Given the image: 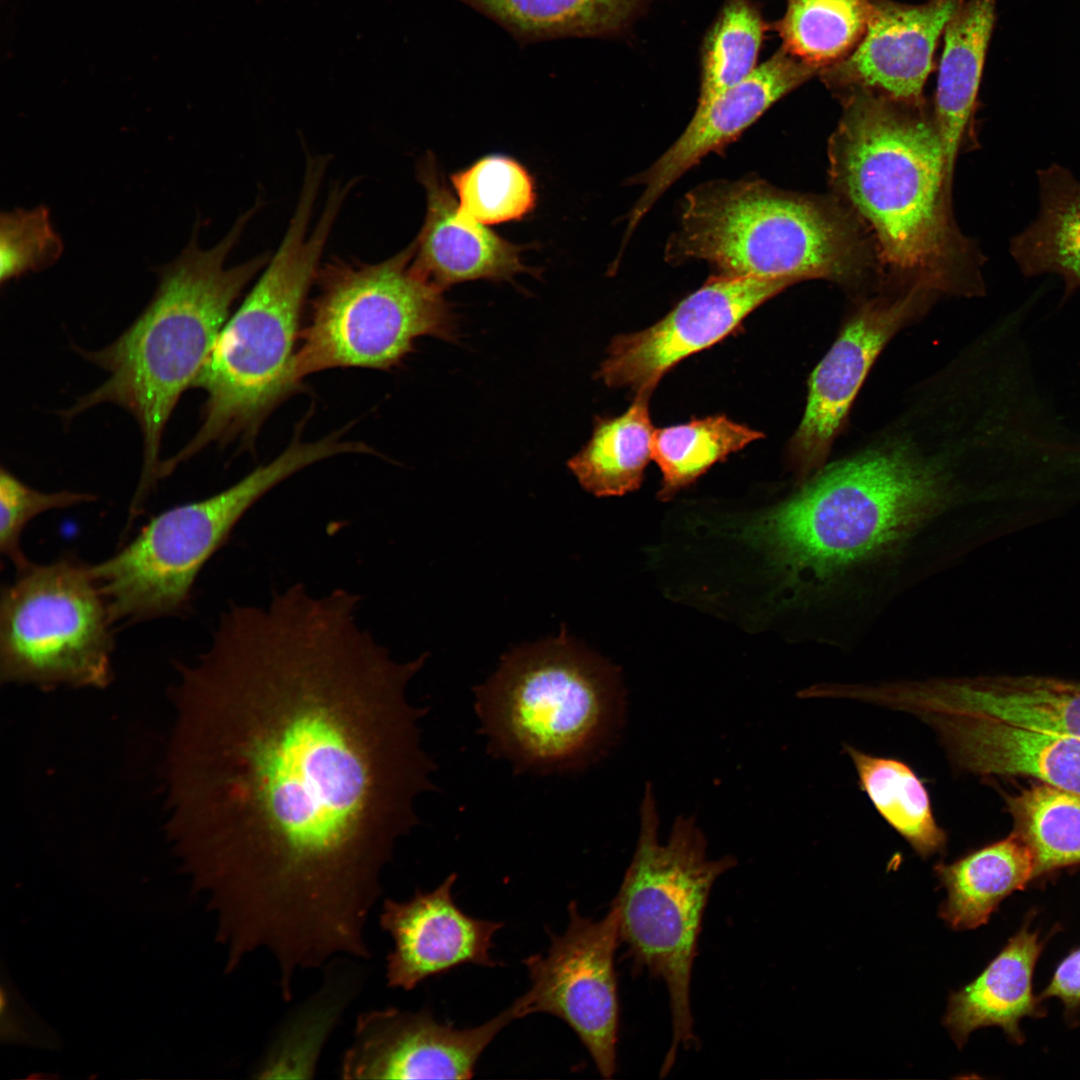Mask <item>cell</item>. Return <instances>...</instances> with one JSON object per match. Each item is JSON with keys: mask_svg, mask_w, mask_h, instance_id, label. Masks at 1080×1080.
Wrapping results in <instances>:
<instances>
[{"mask_svg": "<svg viewBox=\"0 0 1080 1080\" xmlns=\"http://www.w3.org/2000/svg\"><path fill=\"white\" fill-rule=\"evenodd\" d=\"M795 282L712 275L651 327L615 337L598 376L608 386L650 394L679 361L728 336L754 309Z\"/></svg>", "mask_w": 1080, "mask_h": 1080, "instance_id": "4fadbf2b", "label": "cell"}, {"mask_svg": "<svg viewBox=\"0 0 1080 1080\" xmlns=\"http://www.w3.org/2000/svg\"><path fill=\"white\" fill-rule=\"evenodd\" d=\"M90 493L61 490L43 492L21 481L4 467L0 471V552L17 568L31 561L20 547V538L27 524L36 516L54 509H65L92 502Z\"/></svg>", "mask_w": 1080, "mask_h": 1080, "instance_id": "d590c367", "label": "cell"}, {"mask_svg": "<svg viewBox=\"0 0 1080 1080\" xmlns=\"http://www.w3.org/2000/svg\"><path fill=\"white\" fill-rule=\"evenodd\" d=\"M417 171L427 208L422 228L412 242V265L423 278L443 291L460 282L510 279L530 271L521 259V246L459 210L433 155L427 154Z\"/></svg>", "mask_w": 1080, "mask_h": 1080, "instance_id": "ffe728a7", "label": "cell"}, {"mask_svg": "<svg viewBox=\"0 0 1080 1080\" xmlns=\"http://www.w3.org/2000/svg\"><path fill=\"white\" fill-rule=\"evenodd\" d=\"M928 713L988 717L1080 738V681L1040 675L927 679Z\"/></svg>", "mask_w": 1080, "mask_h": 1080, "instance_id": "44dd1931", "label": "cell"}, {"mask_svg": "<svg viewBox=\"0 0 1080 1080\" xmlns=\"http://www.w3.org/2000/svg\"><path fill=\"white\" fill-rule=\"evenodd\" d=\"M107 601L72 555L30 563L2 588L0 678L38 688H105L114 637Z\"/></svg>", "mask_w": 1080, "mask_h": 1080, "instance_id": "8fae6325", "label": "cell"}, {"mask_svg": "<svg viewBox=\"0 0 1080 1080\" xmlns=\"http://www.w3.org/2000/svg\"><path fill=\"white\" fill-rule=\"evenodd\" d=\"M413 244L380 262L333 258L321 265L295 356V376L332 368L387 370L421 336L451 340L455 320L442 290L412 265Z\"/></svg>", "mask_w": 1080, "mask_h": 1080, "instance_id": "30bf717a", "label": "cell"}, {"mask_svg": "<svg viewBox=\"0 0 1080 1080\" xmlns=\"http://www.w3.org/2000/svg\"><path fill=\"white\" fill-rule=\"evenodd\" d=\"M459 210L483 225L520 220L536 204L528 170L513 158L490 155L451 176Z\"/></svg>", "mask_w": 1080, "mask_h": 1080, "instance_id": "836d02e7", "label": "cell"}, {"mask_svg": "<svg viewBox=\"0 0 1080 1080\" xmlns=\"http://www.w3.org/2000/svg\"><path fill=\"white\" fill-rule=\"evenodd\" d=\"M951 766L978 776H1023L1080 794V738L964 714L919 717Z\"/></svg>", "mask_w": 1080, "mask_h": 1080, "instance_id": "d6986e66", "label": "cell"}, {"mask_svg": "<svg viewBox=\"0 0 1080 1080\" xmlns=\"http://www.w3.org/2000/svg\"><path fill=\"white\" fill-rule=\"evenodd\" d=\"M998 0H968L947 23L935 94V126L950 185L956 155L976 106Z\"/></svg>", "mask_w": 1080, "mask_h": 1080, "instance_id": "603a6c76", "label": "cell"}, {"mask_svg": "<svg viewBox=\"0 0 1080 1080\" xmlns=\"http://www.w3.org/2000/svg\"><path fill=\"white\" fill-rule=\"evenodd\" d=\"M1041 950L1038 934L1023 927L973 982L950 995L944 1024L958 1047L986 1026H998L1014 1042H1023L1021 1019L1042 1016L1032 990Z\"/></svg>", "mask_w": 1080, "mask_h": 1080, "instance_id": "7402d4cb", "label": "cell"}, {"mask_svg": "<svg viewBox=\"0 0 1080 1080\" xmlns=\"http://www.w3.org/2000/svg\"><path fill=\"white\" fill-rule=\"evenodd\" d=\"M995 498L970 494L946 461L894 443L842 460L750 528L795 600L842 640L900 593L1010 531ZM1001 507V505H1000ZM1004 507V506H1003Z\"/></svg>", "mask_w": 1080, "mask_h": 1080, "instance_id": "7a4b0ae2", "label": "cell"}, {"mask_svg": "<svg viewBox=\"0 0 1080 1080\" xmlns=\"http://www.w3.org/2000/svg\"><path fill=\"white\" fill-rule=\"evenodd\" d=\"M830 144L834 183L873 229L882 259L937 282L951 252L935 123L867 90L849 92Z\"/></svg>", "mask_w": 1080, "mask_h": 1080, "instance_id": "5b68a950", "label": "cell"}, {"mask_svg": "<svg viewBox=\"0 0 1080 1080\" xmlns=\"http://www.w3.org/2000/svg\"><path fill=\"white\" fill-rule=\"evenodd\" d=\"M934 872L947 891L941 918L955 930L985 924L999 903L1035 878L1033 854L1013 831L951 863L940 862Z\"/></svg>", "mask_w": 1080, "mask_h": 1080, "instance_id": "d4e9b609", "label": "cell"}, {"mask_svg": "<svg viewBox=\"0 0 1080 1080\" xmlns=\"http://www.w3.org/2000/svg\"><path fill=\"white\" fill-rule=\"evenodd\" d=\"M735 865L732 856L708 858L694 817L676 818L661 843L655 796L646 784L636 849L611 905L633 968L645 969L667 987L672 1040L661 1077L672 1069L678 1049L695 1043L690 986L698 938L714 883Z\"/></svg>", "mask_w": 1080, "mask_h": 1080, "instance_id": "ba28073f", "label": "cell"}, {"mask_svg": "<svg viewBox=\"0 0 1080 1080\" xmlns=\"http://www.w3.org/2000/svg\"><path fill=\"white\" fill-rule=\"evenodd\" d=\"M918 293L865 304L847 323L812 372L801 423L790 456L802 480L820 471L871 365L887 341L912 316ZM803 481V482H804Z\"/></svg>", "mask_w": 1080, "mask_h": 1080, "instance_id": "9a60e30c", "label": "cell"}, {"mask_svg": "<svg viewBox=\"0 0 1080 1080\" xmlns=\"http://www.w3.org/2000/svg\"><path fill=\"white\" fill-rule=\"evenodd\" d=\"M1056 997L1069 1011L1080 1007V948L1072 951L1057 967L1041 998Z\"/></svg>", "mask_w": 1080, "mask_h": 1080, "instance_id": "8d00e7d4", "label": "cell"}, {"mask_svg": "<svg viewBox=\"0 0 1080 1080\" xmlns=\"http://www.w3.org/2000/svg\"><path fill=\"white\" fill-rule=\"evenodd\" d=\"M820 71L780 48L746 78L698 103L679 138L632 183L644 186L633 206L625 242L653 204L707 154L734 141L767 109Z\"/></svg>", "mask_w": 1080, "mask_h": 1080, "instance_id": "ac0fdd59", "label": "cell"}, {"mask_svg": "<svg viewBox=\"0 0 1080 1080\" xmlns=\"http://www.w3.org/2000/svg\"><path fill=\"white\" fill-rule=\"evenodd\" d=\"M874 0H786L774 24L782 49L819 71L847 58L862 40Z\"/></svg>", "mask_w": 1080, "mask_h": 1080, "instance_id": "f546056e", "label": "cell"}, {"mask_svg": "<svg viewBox=\"0 0 1080 1080\" xmlns=\"http://www.w3.org/2000/svg\"><path fill=\"white\" fill-rule=\"evenodd\" d=\"M766 31L752 0H725L703 41L698 103L742 81L757 67Z\"/></svg>", "mask_w": 1080, "mask_h": 1080, "instance_id": "d6a6232c", "label": "cell"}, {"mask_svg": "<svg viewBox=\"0 0 1080 1080\" xmlns=\"http://www.w3.org/2000/svg\"><path fill=\"white\" fill-rule=\"evenodd\" d=\"M220 492L152 517L119 551L91 565L114 624L176 616L200 571L260 498L298 471L336 454L329 437L299 439Z\"/></svg>", "mask_w": 1080, "mask_h": 1080, "instance_id": "9c48e42d", "label": "cell"}, {"mask_svg": "<svg viewBox=\"0 0 1080 1080\" xmlns=\"http://www.w3.org/2000/svg\"><path fill=\"white\" fill-rule=\"evenodd\" d=\"M762 437L759 431L715 415L654 430L652 458L662 473L658 496L671 499L713 464Z\"/></svg>", "mask_w": 1080, "mask_h": 1080, "instance_id": "4dcf8cb0", "label": "cell"}, {"mask_svg": "<svg viewBox=\"0 0 1080 1080\" xmlns=\"http://www.w3.org/2000/svg\"><path fill=\"white\" fill-rule=\"evenodd\" d=\"M1039 212L1010 243V253L1026 277L1058 275L1062 302L1080 289V181L1053 163L1037 171Z\"/></svg>", "mask_w": 1080, "mask_h": 1080, "instance_id": "cb8c5ba5", "label": "cell"}, {"mask_svg": "<svg viewBox=\"0 0 1080 1080\" xmlns=\"http://www.w3.org/2000/svg\"><path fill=\"white\" fill-rule=\"evenodd\" d=\"M963 3L874 0L862 40L847 58L821 70L822 80L834 89L867 90L919 106L938 40Z\"/></svg>", "mask_w": 1080, "mask_h": 1080, "instance_id": "2e32d148", "label": "cell"}, {"mask_svg": "<svg viewBox=\"0 0 1080 1080\" xmlns=\"http://www.w3.org/2000/svg\"><path fill=\"white\" fill-rule=\"evenodd\" d=\"M327 168L305 164L286 232L239 308L223 326L192 387L206 393L200 428L160 465L162 478L208 445L254 444L272 411L301 384L295 376L301 315L351 182L330 189L310 226Z\"/></svg>", "mask_w": 1080, "mask_h": 1080, "instance_id": "277c9868", "label": "cell"}, {"mask_svg": "<svg viewBox=\"0 0 1080 1080\" xmlns=\"http://www.w3.org/2000/svg\"><path fill=\"white\" fill-rule=\"evenodd\" d=\"M565 931L550 934L545 954L523 959L529 989L512 1004L519 1018L545 1013L567 1024L588 1051L599 1074L617 1070L619 1031L615 954L620 943L616 908L599 920L583 916L575 901L568 905Z\"/></svg>", "mask_w": 1080, "mask_h": 1080, "instance_id": "7c38bea8", "label": "cell"}, {"mask_svg": "<svg viewBox=\"0 0 1080 1080\" xmlns=\"http://www.w3.org/2000/svg\"><path fill=\"white\" fill-rule=\"evenodd\" d=\"M63 251L44 206L15 209L0 218V280L2 283L53 264Z\"/></svg>", "mask_w": 1080, "mask_h": 1080, "instance_id": "e575fe53", "label": "cell"}, {"mask_svg": "<svg viewBox=\"0 0 1080 1080\" xmlns=\"http://www.w3.org/2000/svg\"><path fill=\"white\" fill-rule=\"evenodd\" d=\"M516 1019L513 1004L468 1028L440 1022L429 1009L369 1010L358 1015L338 1072L343 1079H470L488 1045Z\"/></svg>", "mask_w": 1080, "mask_h": 1080, "instance_id": "5bb4252c", "label": "cell"}, {"mask_svg": "<svg viewBox=\"0 0 1080 1080\" xmlns=\"http://www.w3.org/2000/svg\"><path fill=\"white\" fill-rule=\"evenodd\" d=\"M520 40L595 37L618 32L642 0H460Z\"/></svg>", "mask_w": 1080, "mask_h": 1080, "instance_id": "f1b7e54d", "label": "cell"}, {"mask_svg": "<svg viewBox=\"0 0 1080 1080\" xmlns=\"http://www.w3.org/2000/svg\"><path fill=\"white\" fill-rule=\"evenodd\" d=\"M255 203L213 247L198 245L197 231L181 254L159 271L156 291L137 319L112 343L83 351L107 373L103 383L63 413L72 419L103 403L126 409L137 421L143 463L131 508L140 510L159 480L160 450L167 421L182 393L192 387L232 305L267 265L268 253L226 266Z\"/></svg>", "mask_w": 1080, "mask_h": 1080, "instance_id": "3957f363", "label": "cell"}, {"mask_svg": "<svg viewBox=\"0 0 1080 1080\" xmlns=\"http://www.w3.org/2000/svg\"><path fill=\"white\" fill-rule=\"evenodd\" d=\"M859 785L879 815L922 858L943 853L947 833L933 813L928 790L905 762L875 756L845 744Z\"/></svg>", "mask_w": 1080, "mask_h": 1080, "instance_id": "83f0119b", "label": "cell"}, {"mask_svg": "<svg viewBox=\"0 0 1080 1080\" xmlns=\"http://www.w3.org/2000/svg\"><path fill=\"white\" fill-rule=\"evenodd\" d=\"M456 879L452 873L432 891L417 889L408 900L383 901L379 925L393 943L386 958L388 987L409 991L464 964L490 968L501 964L491 948L503 923L460 909L452 894Z\"/></svg>", "mask_w": 1080, "mask_h": 1080, "instance_id": "e0dca14e", "label": "cell"}, {"mask_svg": "<svg viewBox=\"0 0 1080 1080\" xmlns=\"http://www.w3.org/2000/svg\"><path fill=\"white\" fill-rule=\"evenodd\" d=\"M648 399L649 393H639L622 415L598 418L589 442L569 460L570 470L590 493L620 496L641 485L652 458Z\"/></svg>", "mask_w": 1080, "mask_h": 1080, "instance_id": "4316f807", "label": "cell"}, {"mask_svg": "<svg viewBox=\"0 0 1080 1080\" xmlns=\"http://www.w3.org/2000/svg\"><path fill=\"white\" fill-rule=\"evenodd\" d=\"M339 958L325 967L322 986L281 1022L252 1071L257 1079H311L343 1011L360 987V971Z\"/></svg>", "mask_w": 1080, "mask_h": 1080, "instance_id": "484cf974", "label": "cell"}, {"mask_svg": "<svg viewBox=\"0 0 1080 1080\" xmlns=\"http://www.w3.org/2000/svg\"><path fill=\"white\" fill-rule=\"evenodd\" d=\"M666 260L710 264L725 277L841 279L857 265L846 224L823 205L760 179L717 180L688 192Z\"/></svg>", "mask_w": 1080, "mask_h": 1080, "instance_id": "52a82bcc", "label": "cell"}, {"mask_svg": "<svg viewBox=\"0 0 1080 1080\" xmlns=\"http://www.w3.org/2000/svg\"><path fill=\"white\" fill-rule=\"evenodd\" d=\"M1007 806L1033 854L1035 878L1080 864V794L1040 782L1008 797Z\"/></svg>", "mask_w": 1080, "mask_h": 1080, "instance_id": "1f68e13d", "label": "cell"}, {"mask_svg": "<svg viewBox=\"0 0 1080 1080\" xmlns=\"http://www.w3.org/2000/svg\"><path fill=\"white\" fill-rule=\"evenodd\" d=\"M474 692L488 752L518 773L584 769L609 748L622 716L614 669L564 628L506 653Z\"/></svg>", "mask_w": 1080, "mask_h": 1080, "instance_id": "8992f818", "label": "cell"}, {"mask_svg": "<svg viewBox=\"0 0 1080 1080\" xmlns=\"http://www.w3.org/2000/svg\"><path fill=\"white\" fill-rule=\"evenodd\" d=\"M359 600L294 584L232 603L179 665L167 832L234 959L296 970L366 954L384 868L434 788L427 710L407 695L427 656L394 660Z\"/></svg>", "mask_w": 1080, "mask_h": 1080, "instance_id": "6da1fadb", "label": "cell"}]
</instances>
